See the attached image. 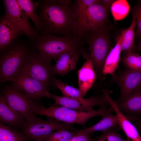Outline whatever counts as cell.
<instances>
[{
	"label": "cell",
	"mask_w": 141,
	"mask_h": 141,
	"mask_svg": "<svg viewBox=\"0 0 141 141\" xmlns=\"http://www.w3.org/2000/svg\"><path fill=\"white\" fill-rule=\"evenodd\" d=\"M34 2L41 26L42 34L76 36L69 9L72 0H42Z\"/></svg>",
	"instance_id": "obj_1"
},
{
	"label": "cell",
	"mask_w": 141,
	"mask_h": 141,
	"mask_svg": "<svg viewBox=\"0 0 141 141\" xmlns=\"http://www.w3.org/2000/svg\"><path fill=\"white\" fill-rule=\"evenodd\" d=\"M30 44L32 49L54 59L56 62L61 55L68 51L78 52L85 60L89 56L83 40L76 36L41 34Z\"/></svg>",
	"instance_id": "obj_2"
},
{
	"label": "cell",
	"mask_w": 141,
	"mask_h": 141,
	"mask_svg": "<svg viewBox=\"0 0 141 141\" xmlns=\"http://www.w3.org/2000/svg\"><path fill=\"white\" fill-rule=\"evenodd\" d=\"M82 39L86 43L90 58L97 79L102 78V72L106 58L113 48L106 27L85 31Z\"/></svg>",
	"instance_id": "obj_3"
},
{
	"label": "cell",
	"mask_w": 141,
	"mask_h": 141,
	"mask_svg": "<svg viewBox=\"0 0 141 141\" xmlns=\"http://www.w3.org/2000/svg\"><path fill=\"white\" fill-rule=\"evenodd\" d=\"M28 42L16 41L1 52L0 80H9L22 70L25 60L31 50Z\"/></svg>",
	"instance_id": "obj_4"
},
{
	"label": "cell",
	"mask_w": 141,
	"mask_h": 141,
	"mask_svg": "<svg viewBox=\"0 0 141 141\" xmlns=\"http://www.w3.org/2000/svg\"><path fill=\"white\" fill-rule=\"evenodd\" d=\"M114 112L112 107L99 109L90 112H84L72 109L55 104L48 108L39 104L34 110L35 115L50 117L56 121L73 124H77L86 127L85 125L90 119L97 116H103L108 113Z\"/></svg>",
	"instance_id": "obj_5"
},
{
	"label": "cell",
	"mask_w": 141,
	"mask_h": 141,
	"mask_svg": "<svg viewBox=\"0 0 141 141\" xmlns=\"http://www.w3.org/2000/svg\"><path fill=\"white\" fill-rule=\"evenodd\" d=\"M52 59L31 49L25 60L22 70L49 88L53 85L55 78L50 64Z\"/></svg>",
	"instance_id": "obj_6"
},
{
	"label": "cell",
	"mask_w": 141,
	"mask_h": 141,
	"mask_svg": "<svg viewBox=\"0 0 141 141\" xmlns=\"http://www.w3.org/2000/svg\"><path fill=\"white\" fill-rule=\"evenodd\" d=\"M62 128L78 130L73 124L60 123L49 117L43 120L35 115L26 120L22 132L29 140H33L44 139L52 132Z\"/></svg>",
	"instance_id": "obj_7"
},
{
	"label": "cell",
	"mask_w": 141,
	"mask_h": 141,
	"mask_svg": "<svg viewBox=\"0 0 141 141\" xmlns=\"http://www.w3.org/2000/svg\"><path fill=\"white\" fill-rule=\"evenodd\" d=\"M1 94L9 105L26 120L35 115L33 113L34 110L39 104L11 85H5Z\"/></svg>",
	"instance_id": "obj_8"
},
{
	"label": "cell",
	"mask_w": 141,
	"mask_h": 141,
	"mask_svg": "<svg viewBox=\"0 0 141 141\" xmlns=\"http://www.w3.org/2000/svg\"><path fill=\"white\" fill-rule=\"evenodd\" d=\"M111 75L109 83L116 84L120 90L119 97L115 102L123 101L141 89V71L125 68Z\"/></svg>",
	"instance_id": "obj_9"
},
{
	"label": "cell",
	"mask_w": 141,
	"mask_h": 141,
	"mask_svg": "<svg viewBox=\"0 0 141 141\" xmlns=\"http://www.w3.org/2000/svg\"><path fill=\"white\" fill-rule=\"evenodd\" d=\"M50 98L53 99L55 104L76 110L90 112L94 111L93 107L98 106L101 109L111 107L110 103L105 93L92 96L80 99L70 98L55 95L50 93Z\"/></svg>",
	"instance_id": "obj_10"
},
{
	"label": "cell",
	"mask_w": 141,
	"mask_h": 141,
	"mask_svg": "<svg viewBox=\"0 0 141 141\" xmlns=\"http://www.w3.org/2000/svg\"><path fill=\"white\" fill-rule=\"evenodd\" d=\"M9 81L12 83L11 85L14 88L37 102L43 97L50 98L49 88L31 77L23 70Z\"/></svg>",
	"instance_id": "obj_11"
},
{
	"label": "cell",
	"mask_w": 141,
	"mask_h": 141,
	"mask_svg": "<svg viewBox=\"0 0 141 141\" xmlns=\"http://www.w3.org/2000/svg\"><path fill=\"white\" fill-rule=\"evenodd\" d=\"M89 6L82 16L78 25L77 35L81 38L85 31L106 27L109 9L99 3Z\"/></svg>",
	"instance_id": "obj_12"
},
{
	"label": "cell",
	"mask_w": 141,
	"mask_h": 141,
	"mask_svg": "<svg viewBox=\"0 0 141 141\" xmlns=\"http://www.w3.org/2000/svg\"><path fill=\"white\" fill-rule=\"evenodd\" d=\"M4 14L14 23L22 34H25L31 42H33L39 32L30 24L29 17L20 8L16 0L3 1Z\"/></svg>",
	"instance_id": "obj_13"
},
{
	"label": "cell",
	"mask_w": 141,
	"mask_h": 141,
	"mask_svg": "<svg viewBox=\"0 0 141 141\" xmlns=\"http://www.w3.org/2000/svg\"><path fill=\"white\" fill-rule=\"evenodd\" d=\"M22 34L13 21L4 14L0 18V51L2 52Z\"/></svg>",
	"instance_id": "obj_14"
},
{
	"label": "cell",
	"mask_w": 141,
	"mask_h": 141,
	"mask_svg": "<svg viewBox=\"0 0 141 141\" xmlns=\"http://www.w3.org/2000/svg\"><path fill=\"white\" fill-rule=\"evenodd\" d=\"M26 120L10 107L1 94L0 96V122L12 128H23Z\"/></svg>",
	"instance_id": "obj_15"
},
{
	"label": "cell",
	"mask_w": 141,
	"mask_h": 141,
	"mask_svg": "<svg viewBox=\"0 0 141 141\" xmlns=\"http://www.w3.org/2000/svg\"><path fill=\"white\" fill-rule=\"evenodd\" d=\"M78 89L84 98L97 79L90 57L86 60L78 70Z\"/></svg>",
	"instance_id": "obj_16"
},
{
	"label": "cell",
	"mask_w": 141,
	"mask_h": 141,
	"mask_svg": "<svg viewBox=\"0 0 141 141\" xmlns=\"http://www.w3.org/2000/svg\"><path fill=\"white\" fill-rule=\"evenodd\" d=\"M110 93H107L106 97L111 107L113 108L117 115L119 121V128L124 132L128 141H141V136L133 124L119 110L115 102L111 98Z\"/></svg>",
	"instance_id": "obj_17"
},
{
	"label": "cell",
	"mask_w": 141,
	"mask_h": 141,
	"mask_svg": "<svg viewBox=\"0 0 141 141\" xmlns=\"http://www.w3.org/2000/svg\"><path fill=\"white\" fill-rule=\"evenodd\" d=\"M80 55L75 51L66 52L61 55L56 64L52 65L54 74L63 76L75 69Z\"/></svg>",
	"instance_id": "obj_18"
},
{
	"label": "cell",
	"mask_w": 141,
	"mask_h": 141,
	"mask_svg": "<svg viewBox=\"0 0 141 141\" xmlns=\"http://www.w3.org/2000/svg\"><path fill=\"white\" fill-rule=\"evenodd\" d=\"M115 102L120 111L128 119L141 116V89L123 101Z\"/></svg>",
	"instance_id": "obj_19"
},
{
	"label": "cell",
	"mask_w": 141,
	"mask_h": 141,
	"mask_svg": "<svg viewBox=\"0 0 141 141\" xmlns=\"http://www.w3.org/2000/svg\"><path fill=\"white\" fill-rule=\"evenodd\" d=\"M126 30V29L122 30L115 46L113 48L107 56L103 71L102 77L107 74H114L118 67L120 61L121 45Z\"/></svg>",
	"instance_id": "obj_20"
},
{
	"label": "cell",
	"mask_w": 141,
	"mask_h": 141,
	"mask_svg": "<svg viewBox=\"0 0 141 141\" xmlns=\"http://www.w3.org/2000/svg\"><path fill=\"white\" fill-rule=\"evenodd\" d=\"M102 116L101 119L95 124L78 130V131L83 133H91L98 131L102 132L110 129L116 128L118 126L119 127V120L116 114L108 113Z\"/></svg>",
	"instance_id": "obj_21"
},
{
	"label": "cell",
	"mask_w": 141,
	"mask_h": 141,
	"mask_svg": "<svg viewBox=\"0 0 141 141\" xmlns=\"http://www.w3.org/2000/svg\"><path fill=\"white\" fill-rule=\"evenodd\" d=\"M98 0H76L70 5L69 9L72 17L74 34L83 15L88 8L97 3Z\"/></svg>",
	"instance_id": "obj_22"
},
{
	"label": "cell",
	"mask_w": 141,
	"mask_h": 141,
	"mask_svg": "<svg viewBox=\"0 0 141 141\" xmlns=\"http://www.w3.org/2000/svg\"><path fill=\"white\" fill-rule=\"evenodd\" d=\"M20 8L33 22L36 29L41 34L42 30L38 16L35 10L34 2L31 0H16Z\"/></svg>",
	"instance_id": "obj_23"
},
{
	"label": "cell",
	"mask_w": 141,
	"mask_h": 141,
	"mask_svg": "<svg viewBox=\"0 0 141 141\" xmlns=\"http://www.w3.org/2000/svg\"><path fill=\"white\" fill-rule=\"evenodd\" d=\"M132 19L130 26L126 29L124 38L121 45V52L123 53L129 51L135 52L136 45L134 43V29L136 26V17L133 14Z\"/></svg>",
	"instance_id": "obj_24"
},
{
	"label": "cell",
	"mask_w": 141,
	"mask_h": 141,
	"mask_svg": "<svg viewBox=\"0 0 141 141\" xmlns=\"http://www.w3.org/2000/svg\"><path fill=\"white\" fill-rule=\"evenodd\" d=\"M0 141H30L22 132L0 123Z\"/></svg>",
	"instance_id": "obj_25"
},
{
	"label": "cell",
	"mask_w": 141,
	"mask_h": 141,
	"mask_svg": "<svg viewBox=\"0 0 141 141\" xmlns=\"http://www.w3.org/2000/svg\"><path fill=\"white\" fill-rule=\"evenodd\" d=\"M125 68L131 70L141 71V55L135 52L123 53L120 61Z\"/></svg>",
	"instance_id": "obj_26"
},
{
	"label": "cell",
	"mask_w": 141,
	"mask_h": 141,
	"mask_svg": "<svg viewBox=\"0 0 141 141\" xmlns=\"http://www.w3.org/2000/svg\"><path fill=\"white\" fill-rule=\"evenodd\" d=\"M53 85L60 91L64 97L77 99L84 98L78 89L67 84L60 79L55 78Z\"/></svg>",
	"instance_id": "obj_27"
},
{
	"label": "cell",
	"mask_w": 141,
	"mask_h": 141,
	"mask_svg": "<svg viewBox=\"0 0 141 141\" xmlns=\"http://www.w3.org/2000/svg\"><path fill=\"white\" fill-rule=\"evenodd\" d=\"M110 8L112 15L116 21L121 20L125 18L130 9V5L126 0L115 1Z\"/></svg>",
	"instance_id": "obj_28"
},
{
	"label": "cell",
	"mask_w": 141,
	"mask_h": 141,
	"mask_svg": "<svg viewBox=\"0 0 141 141\" xmlns=\"http://www.w3.org/2000/svg\"><path fill=\"white\" fill-rule=\"evenodd\" d=\"M78 130L70 131L66 129H59L52 132L43 139V141H69L77 132Z\"/></svg>",
	"instance_id": "obj_29"
},
{
	"label": "cell",
	"mask_w": 141,
	"mask_h": 141,
	"mask_svg": "<svg viewBox=\"0 0 141 141\" xmlns=\"http://www.w3.org/2000/svg\"><path fill=\"white\" fill-rule=\"evenodd\" d=\"M102 132L101 134L93 138V141H128L118 133L116 128Z\"/></svg>",
	"instance_id": "obj_30"
},
{
	"label": "cell",
	"mask_w": 141,
	"mask_h": 141,
	"mask_svg": "<svg viewBox=\"0 0 141 141\" xmlns=\"http://www.w3.org/2000/svg\"><path fill=\"white\" fill-rule=\"evenodd\" d=\"M133 12L136 17V34L137 37L141 38V3H139L135 7Z\"/></svg>",
	"instance_id": "obj_31"
},
{
	"label": "cell",
	"mask_w": 141,
	"mask_h": 141,
	"mask_svg": "<svg viewBox=\"0 0 141 141\" xmlns=\"http://www.w3.org/2000/svg\"><path fill=\"white\" fill-rule=\"evenodd\" d=\"M93 133H84L80 132L77 130V132L74 134L69 141H93L91 137Z\"/></svg>",
	"instance_id": "obj_32"
},
{
	"label": "cell",
	"mask_w": 141,
	"mask_h": 141,
	"mask_svg": "<svg viewBox=\"0 0 141 141\" xmlns=\"http://www.w3.org/2000/svg\"><path fill=\"white\" fill-rule=\"evenodd\" d=\"M130 121L136 127L141 136V116L134 118Z\"/></svg>",
	"instance_id": "obj_33"
},
{
	"label": "cell",
	"mask_w": 141,
	"mask_h": 141,
	"mask_svg": "<svg viewBox=\"0 0 141 141\" xmlns=\"http://www.w3.org/2000/svg\"><path fill=\"white\" fill-rule=\"evenodd\" d=\"M114 1V0H99V2L101 4L109 9Z\"/></svg>",
	"instance_id": "obj_34"
},
{
	"label": "cell",
	"mask_w": 141,
	"mask_h": 141,
	"mask_svg": "<svg viewBox=\"0 0 141 141\" xmlns=\"http://www.w3.org/2000/svg\"><path fill=\"white\" fill-rule=\"evenodd\" d=\"M136 50L141 51V41L139 42L136 46L135 51Z\"/></svg>",
	"instance_id": "obj_35"
},
{
	"label": "cell",
	"mask_w": 141,
	"mask_h": 141,
	"mask_svg": "<svg viewBox=\"0 0 141 141\" xmlns=\"http://www.w3.org/2000/svg\"><path fill=\"white\" fill-rule=\"evenodd\" d=\"M33 141H43V139H39L33 140Z\"/></svg>",
	"instance_id": "obj_36"
}]
</instances>
